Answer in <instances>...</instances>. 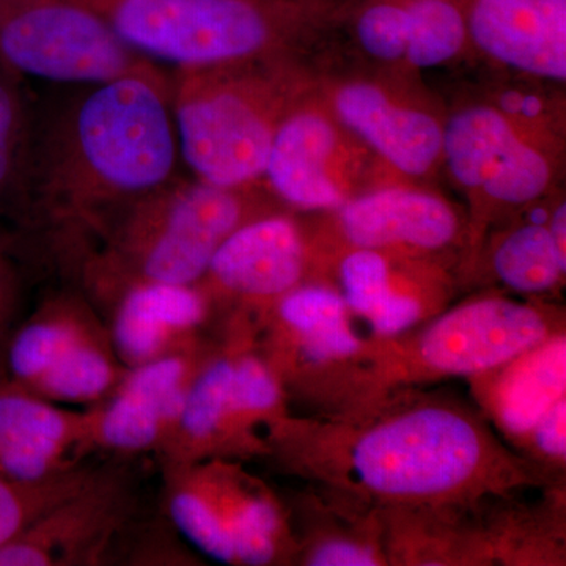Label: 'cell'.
I'll list each match as a JSON object with an SVG mask.
<instances>
[{
    "label": "cell",
    "mask_w": 566,
    "mask_h": 566,
    "mask_svg": "<svg viewBox=\"0 0 566 566\" xmlns=\"http://www.w3.org/2000/svg\"><path fill=\"white\" fill-rule=\"evenodd\" d=\"M33 103L20 177L3 216L73 285L114 222L178 175L170 77L156 65Z\"/></svg>",
    "instance_id": "1"
},
{
    "label": "cell",
    "mask_w": 566,
    "mask_h": 566,
    "mask_svg": "<svg viewBox=\"0 0 566 566\" xmlns=\"http://www.w3.org/2000/svg\"><path fill=\"white\" fill-rule=\"evenodd\" d=\"M326 444L331 460L305 461L293 471L389 504H464L527 482L486 424L447 401L387 412L331 433Z\"/></svg>",
    "instance_id": "2"
},
{
    "label": "cell",
    "mask_w": 566,
    "mask_h": 566,
    "mask_svg": "<svg viewBox=\"0 0 566 566\" xmlns=\"http://www.w3.org/2000/svg\"><path fill=\"white\" fill-rule=\"evenodd\" d=\"M249 186L223 188L175 175L123 212L71 286L103 315L115 297L142 283L196 285L223 241L263 216L244 193Z\"/></svg>",
    "instance_id": "3"
},
{
    "label": "cell",
    "mask_w": 566,
    "mask_h": 566,
    "mask_svg": "<svg viewBox=\"0 0 566 566\" xmlns=\"http://www.w3.org/2000/svg\"><path fill=\"white\" fill-rule=\"evenodd\" d=\"M142 57L186 66L260 61L335 0H76Z\"/></svg>",
    "instance_id": "4"
},
{
    "label": "cell",
    "mask_w": 566,
    "mask_h": 566,
    "mask_svg": "<svg viewBox=\"0 0 566 566\" xmlns=\"http://www.w3.org/2000/svg\"><path fill=\"white\" fill-rule=\"evenodd\" d=\"M248 62L186 66L170 77L181 163L192 177L223 188L263 177L283 117L277 84L245 70Z\"/></svg>",
    "instance_id": "5"
},
{
    "label": "cell",
    "mask_w": 566,
    "mask_h": 566,
    "mask_svg": "<svg viewBox=\"0 0 566 566\" xmlns=\"http://www.w3.org/2000/svg\"><path fill=\"white\" fill-rule=\"evenodd\" d=\"M169 532L128 463L96 465L74 493L0 546V566L151 565Z\"/></svg>",
    "instance_id": "6"
},
{
    "label": "cell",
    "mask_w": 566,
    "mask_h": 566,
    "mask_svg": "<svg viewBox=\"0 0 566 566\" xmlns=\"http://www.w3.org/2000/svg\"><path fill=\"white\" fill-rule=\"evenodd\" d=\"M161 506L186 543L227 565L279 564L292 551L281 504L233 460L164 465Z\"/></svg>",
    "instance_id": "7"
},
{
    "label": "cell",
    "mask_w": 566,
    "mask_h": 566,
    "mask_svg": "<svg viewBox=\"0 0 566 566\" xmlns=\"http://www.w3.org/2000/svg\"><path fill=\"white\" fill-rule=\"evenodd\" d=\"M126 370L106 319L71 285L17 323L3 357L9 381L59 405H98Z\"/></svg>",
    "instance_id": "8"
},
{
    "label": "cell",
    "mask_w": 566,
    "mask_h": 566,
    "mask_svg": "<svg viewBox=\"0 0 566 566\" xmlns=\"http://www.w3.org/2000/svg\"><path fill=\"white\" fill-rule=\"evenodd\" d=\"M0 61L22 76L66 85L155 65L76 0H0Z\"/></svg>",
    "instance_id": "9"
},
{
    "label": "cell",
    "mask_w": 566,
    "mask_h": 566,
    "mask_svg": "<svg viewBox=\"0 0 566 566\" xmlns=\"http://www.w3.org/2000/svg\"><path fill=\"white\" fill-rule=\"evenodd\" d=\"M305 244L296 223L281 214H263L238 227L212 256L197 285L210 300L212 314L237 305L229 331H248L249 312L263 322L271 307L303 281Z\"/></svg>",
    "instance_id": "10"
},
{
    "label": "cell",
    "mask_w": 566,
    "mask_h": 566,
    "mask_svg": "<svg viewBox=\"0 0 566 566\" xmlns=\"http://www.w3.org/2000/svg\"><path fill=\"white\" fill-rule=\"evenodd\" d=\"M553 333L549 316L535 305L485 297L428 324L411 352L420 374L479 376L545 344Z\"/></svg>",
    "instance_id": "11"
},
{
    "label": "cell",
    "mask_w": 566,
    "mask_h": 566,
    "mask_svg": "<svg viewBox=\"0 0 566 566\" xmlns=\"http://www.w3.org/2000/svg\"><path fill=\"white\" fill-rule=\"evenodd\" d=\"M212 348L208 340L128 368L115 389L91 406L95 452L123 458L153 453L158 460L177 430L189 387Z\"/></svg>",
    "instance_id": "12"
},
{
    "label": "cell",
    "mask_w": 566,
    "mask_h": 566,
    "mask_svg": "<svg viewBox=\"0 0 566 566\" xmlns=\"http://www.w3.org/2000/svg\"><path fill=\"white\" fill-rule=\"evenodd\" d=\"M442 156L464 188L505 205H526L551 182L545 156L523 140L504 112L472 106L442 126Z\"/></svg>",
    "instance_id": "13"
},
{
    "label": "cell",
    "mask_w": 566,
    "mask_h": 566,
    "mask_svg": "<svg viewBox=\"0 0 566 566\" xmlns=\"http://www.w3.org/2000/svg\"><path fill=\"white\" fill-rule=\"evenodd\" d=\"M93 412L73 411L0 376V476L40 483L87 463Z\"/></svg>",
    "instance_id": "14"
},
{
    "label": "cell",
    "mask_w": 566,
    "mask_h": 566,
    "mask_svg": "<svg viewBox=\"0 0 566 566\" xmlns=\"http://www.w3.org/2000/svg\"><path fill=\"white\" fill-rule=\"evenodd\" d=\"M212 315L197 283H142L115 297L103 318L118 360L133 368L205 344Z\"/></svg>",
    "instance_id": "15"
},
{
    "label": "cell",
    "mask_w": 566,
    "mask_h": 566,
    "mask_svg": "<svg viewBox=\"0 0 566 566\" xmlns=\"http://www.w3.org/2000/svg\"><path fill=\"white\" fill-rule=\"evenodd\" d=\"M468 39L510 69L566 80V0H463Z\"/></svg>",
    "instance_id": "16"
},
{
    "label": "cell",
    "mask_w": 566,
    "mask_h": 566,
    "mask_svg": "<svg viewBox=\"0 0 566 566\" xmlns=\"http://www.w3.org/2000/svg\"><path fill=\"white\" fill-rule=\"evenodd\" d=\"M342 232L356 249L438 251L455 240L458 218L446 200L415 189H381L340 208Z\"/></svg>",
    "instance_id": "17"
},
{
    "label": "cell",
    "mask_w": 566,
    "mask_h": 566,
    "mask_svg": "<svg viewBox=\"0 0 566 566\" xmlns=\"http://www.w3.org/2000/svg\"><path fill=\"white\" fill-rule=\"evenodd\" d=\"M338 118L395 169L420 177L442 156V126L430 114L395 104L381 88L346 84L335 95Z\"/></svg>",
    "instance_id": "18"
},
{
    "label": "cell",
    "mask_w": 566,
    "mask_h": 566,
    "mask_svg": "<svg viewBox=\"0 0 566 566\" xmlns=\"http://www.w3.org/2000/svg\"><path fill=\"white\" fill-rule=\"evenodd\" d=\"M337 134L323 115L312 111L283 114L275 128L266 169L271 191L303 210H337L344 193L327 174Z\"/></svg>",
    "instance_id": "19"
},
{
    "label": "cell",
    "mask_w": 566,
    "mask_h": 566,
    "mask_svg": "<svg viewBox=\"0 0 566 566\" xmlns=\"http://www.w3.org/2000/svg\"><path fill=\"white\" fill-rule=\"evenodd\" d=\"M566 346L564 335L521 354L504 368L490 406L499 424L512 436H526L536 420L565 397Z\"/></svg>",
    "instance_id": "20"
},
{
    "label": "cell",
    "mask_w": 566,
    "mask_h": 566,
    "mask_svg": "<svg viewBox=\"0 0 566 566\" xmlns=\"http://www.w3.org/2000/svg\"><path fill=\"white\" fill-rule=\"evenodd\" d=\"M499 281L524 294L549 292L566 273V256L558 251L546 223L517 227L499 243L493 255Z\"/></svg>",
    "instance_id": "21"
},
{
    "label": "cell",
    "mask_w": 566,
    "mask_h": 566,
    "mask_svg": "<svg viewBox=\"0 0 566 566\" xmlns=\"http://www.w3.org/2000/svg\"><path fill=\"white\" fill-rule=\"evenodd\" d=\"M408 48L405 57L417 69L452 61L468 41L464 11L457 0H406Z\"/></svg>",
    "instance_id": "22"
},
{
    "label": "cell",
    "mask_w": 566,
    "mask_h": 566,
    "mask_svg": "<svg viewBox=\"0 0 566 566\" xmlns=\"http://www.w3.org/2000/svg\"><path fill=\"white\" fill-rule=\"evenodd\" d=\"M24 80L0 61V216L17 188L31 132L33 102Z\"/></svg>",
    "instance_id": "23"
},
{
    "label": "cell",
    "mask_w": 566,
    "mask_h": 566,
    "mask_svg": "<svg viewBox=\"0 0 566 566\" xmlns=\"http://www.w3.org/2000/svg\"><path fill=\"white\" fill-rule=\"evenodd\" d=\"M95 464L85 463L40 483H17L0 476V546L17 538L48 510L77 490Z\"/></svg>",
    "instance_id": "24"
},
{
    "label": "cell",
    "mask_w": 566,
    "mask_h": 566,
    "mask_svg": "<svg viewBox=\"0 0 566 566\" xmlns=\"http://www.w3.org/2000/svg\"><path fill=\"white\" fill-rule=\"evenodd\" d=\"M340 282L349 312L363 318L395 289L389 260L375 249L354 248L340 264Z\"/></svg>",
    "instance_id": "25"
},
{
    "label": "cell",
    "mask_w": 566,
    "mask_h": 566,
    "mask_svg": "<svg viewBox=\"0 0 566 566\" xmlns=\"http://www.w3.org/2000/svg\"><path fill=\"white\" fill-rule=\"evenodd\" d=\"M423 311L422 301L415 294L394 289L365 319L378 337L392 338L415 327Z\"/></svg>",
    "instance_id": "26"
},
{
    "label": "cell",
    "mask_w": 566,
    "mask_h": 566,
    "mask_svg": "<svg viewBox=\"0 0 566 566\" xmlns=\"http://www.w3.org/2000/svg\"><path fill=\"white\" fill-rule=\"evenodd\" d=\"M311 566H376L385 564L370 543L349 538H331L308 551L304 558Z\"/></svg>",
    "instance_id": "27"
},
{
    "label": "cell",
    "mask_w": 566,
    "mask_h": 566,
    "mask_svg": "<svg viewBox=\"0 0 566 566\" xmlns=\"http://www.w3.org/2000/svg\"><path fill=\"white\" fill-rule=\"evenodd\" d=\"M566 398H560L536 420L524 438H531L535 452L545 460L565 463Z\"/></svg>",
    "instance_id": "28"
},
{
    "label": "cell",
    "mask_w": 566,
    "mask_h": 566,
    "mask_svg": "<svg viewBox=\"0 0 566 566\" xmlns=\"http://www.w3.org/2000/svg\"><path fill=\"white\" fill-rule=\"evenodd\" d=\"M20 277L9 249L0 243V376L3 375V357L10 335L17 326L20 308Z\"/></svg>",
    "instance_id": "29"
},
{
    "label": "cell",
    "mask_w": 566,
    "mask_h": 566,
    "mask_svg": "<svg viewBox=\"0 0 566 566\" xmlns=\"http://www.w3.org/2000/svg\"><path fill=\"white\" fill-rule=\"evenodd\" d=\"M551 237L556 243L558 251L566 256V207L565 203L558 205L553 214H551L549 223H547Z\"/></svg>",
    "instance_id": "30"
}]
</instances>
